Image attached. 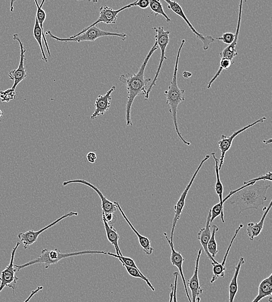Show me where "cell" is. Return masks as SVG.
Masks as SVG:
<instances>
[{
  "instance_id": "obj_33",
  "label": "cell",
  "mask_w": 272,
  "mask_h": 302,
  "mask_svg": "<svg viewBox=\"0 0 272 302\" xmlns=\"http://www.w3.org/2000/svg\"><path fill=\"white\" fill-rule=\"evenodd\" d=\"M16 98V92L14 90L8 89L4 91H0V99L2 102H9Z\"/></svg>"
},
{
  "instance_id": "obj_13",
  "label": "cell",
  "mask_w": 272,
  "mask_h": 302,
  "mask_svg": "<svg viewBox=\"0 0 272 302\" xmlns=\"http://www.w3.org/2000/svg\"><path fill=\"white\" fill-rule=\"evenodd\" d=\"M266 120V117L260 118V120L255 121L254 123L249 124L247 125V126L241 128V129L235 131V132L233 133L232 135H230V136L227 137L225 135H222L221 137H220V140L218 141L219 149L220 151V152H221V155H220L218 165L219 170L221 169L222 165H223L224 159H225L226 153L228 152L232 147L233 140H234L238 135L243 133V131L247 130L248 128L255 126V125L258 123H263Z\"/></svg>"
},
{
  "instance_id": "obj_11",
  "label": "cell",
  "mask_w": 272,
  "mask_h": 302,
  "mask_svg": "<svg viewBox=\"0 0 272 302\" xmlns=\"http://www.w3.org/2000/svg\"><path fill=\"white\" fill-rule=\"evenodd\" d=\"M74 216H78V212L70 211L69 213L64 214L62 217L57 218V219L54 221V222L48 225V226L43 228L42 229H41L39 231H34L33 230H29L25 233H19L18 237L19 239L20 240L21 242L23 243L24 249H27L28 248H29L31 245H33V243L37 242L38 237H39L40 234L43 233L44 231L50 229V228L54 226H55V224L58 223L59 221L65 219V218Z\"/></svg>"
},
{
  "instance_id": "obj_12",
  "label": "cell",
  "mask_w": 272,
  "mask_h": 302,
  "mask_svg": "<svg viewBox=\"0 0 272 302\" xmlns=\"http://www.w3.org/2000/svg\"><path fill=\"white\" fill-rule=\"evenodd\" d=\"M13 39L18 41L21 49L20 62H19L18 69L9 70L8 73V76L10 80L14 82L11 89L15 91L19 83L23 81L27 77V70H26L24 65L26 60L25 53L27 52V50L25 49L24 44L22 42L18 34L13 35Z\"/></svg>"
},
{
  "instance_id": "obj_15",
  "label": "cell",
  "mask_w": 272,
  "mask_h": 302,
  "mask_svg": "<svg viewBox=\"0 0 272 302\" xmlns=\"http://www.w3.org/2000/svg\"><path fill=\"white\" fill-rule=\"evenodd\" d=\"M116 89L112 86L111 89L104 95H99L95 102V110L91 115L92 120H96L99 116H103L110 108L111 94Z\"/></svg>"
},
{
  "instance_id": "obj_42",
  "label": "cell",
  "mask_w": 272,
  "mask_h": 302,
  "mask_svg": "<svg viewBox=\"0 0 272 302\" xmlns=\"http://www.w3.org/2000/svg\"><path fill=\"white\" fill-rule=\"evenodd\" d=\"M272 139H269V140H264L263 141V143L265 144H266V145H267V144H272Z\"/></svg>"
},
{
  "instance_id": "obj_37",
  "label": "cell",
  "mask_w": 272,
  "mask_h": 302,
  "mask_svg": "<svg viewBox=\"0 0 272 302\" xmlns=\"http://www.w3.org/2000/svg\"><path fill=\"white\" fill-rule=\"evenodd\" d=\"M174 276L175 277V284L174 288L173 299H172V302H178L177 298V284L178 278L179 276V273L178 272H174Z\"/></svg>"
},
{
  "instance_id": "obj_44",
  "label": "cell",
  "mask_w": 272,
  "mask_h": 302,
  "mask_svg": "<svg viewBox=\"0 0 272 302\" xmlns=\"http://www.w3.org/2000/svg\"><path fill=\"white\" fill-rule=\"evenodd\" d=\"M13 2H14V1H12L11 2V11H12L13 9H14V8H13V5H12Z\"/></svg>"
},
{
  "instance_id": "obj_10",
  "label": "cell",
  "mask_w": 272,
  "mask_h": 302,
  "mask_svg": "<svg viewBox=\"0 0 272 302\" xmlns=\"http://www.w3.org/2000/svg\"><path fill=\"white\" fill-rule=\"evenodd\" d=\"M136 3V1L131 3L130 4L124 6V7L117 9V10H114V9L109 7L107 5L101 6L100 9H99V17L98 20L94 22V24L89 25V27L84 28V30L77 34H81L83 33V32L88 30V29L98 25L99 23L116 24L117 20L118 14L121 11L125 10V9L133 7V6H135Z\"/></svg>"
},
{
  "instance_id": "obj_35",
  "label": "cell",
  "mask_w": 272,
  "mask_h": 302,
  "mask_svg": "<svg viewBox=\"0 0 272 302\" xmlns=\"http://www.w3.org/2000/svg\"><path fill=\"white\" fill-rule=\"evenodd\" d=\"M272 172H268L266 175H262L260 177H258V178L252 179L251 181H248L247 182H244V185L247 184L249 182H257L260 181H272Z\"/></svg>"
},
{
  "instance_id": "obj_5",
  "label": "cell",
  "mask_w": 272,
  "mask_h": 302,
  "mask_svg": "<svg viewBox=\"0 0 272 302\" xmlns=\"http://www.w3.org/2000/svg\"><path fill=\"white\" fill-rule=\"evenodd\" d=\"M45 34L49 35L53 39L62 42H76L81 43L84 41H90L93 42L98 38L103 37L105 36H114L120 37L123 40H126L127 35L124 33H112V32L102 30L100 28H99L97 26L91 27L87 30L83 32L80 34H75V36L70 37L69 38H60L54 36L51 31L48 30L45 33Z\"/></svg>"
},
{
  "instance_id": "obj_28",
  "label": "cell",
  "mask_w": 272,
  "mask_h": 302,
  "mask_svg": "<svg viewBox=\"0 0 272 302\" xmlns=\"http://www.w3.org/2000/svg\"><path fill=\"white\" fill-rule=\"evenodd\" d=\"M33 36L35 39H36V40L37 41V42L38 43V45H39L41 53H42L43 60H44L45 62H47L48 59L46 54H45L43 46V33L42 31H41L40 25L39 24H38V22L36 18V19H35V24L33 28Z\"/></svg>"
},
{
  "instance_id": "obj_22",
  "label": "cell",
  "mask_w": 272,
  "mask_h": 302,
  "mask_svg": "<svg viewBox=\"0 0 272 302\" xmlns=\"http://www.w3.org/2000/svg\"><path fill=\"white\" fill-rule=\"evenodd\" d=\"M272 203V201H271L270 205H269L266 210L264 211L263 216H262L261 220L258 223H249L248 224L247 234L251 242L254 240L255 237L260 235L262 230H263L265 218H266L269 211L271 210Z\"/></svg>"
},
{
  "instance_id": "obj_3",
  "label": "cell",
  "mask_w": 272,
  "mask_h": 302,
  "mask_svg": "<svg viewBox=\"0 0 272 302\" xmlns=\"http://www.w3.org/2000/svg\"><path fill=\"white\" fill-rule=\"evenodd\" d=\"M185 40H182L180 49H179L177 59H176L175 65L174 70L173 77L170 85L168 87L167 91H164V95L167 99V104L169 105V112L171 115L172 121L174 124L176 133H177L179 139H180L185 145L190 146V143L188 142L182 136L180 130H179L177 112L178 106L181 102L185 101L184 89L179 88L177 82V73L178 69L179 61H180V55L182 48L184 46Z\"/></svg>"
},
{
  "instance_id": "obj_23",
  "label": "cell",
  "mask_w": 272,
  "mask_h": 302,
  "mask_svg": "<svg viewBox=\"0 0 272 302\" xmlns=\"http://www.w3.org/2000/svg\"><path fill=\"white\" fill-rule=\"evenodd\" d=\"M102 220L103 221L106 234H107V239L112 245H113L116 250V255L118 256H123L122 253L118 245V240H119L120 236L117 232L116 229H114L113 226H110L107 221L105 220V214L104 211H102Z\"/></svg>"
},
{
  "instance_id": "obj_27",
  "label": "cell",
  "mask_w": 272,
  "mask_h": 302,
  "mask_svg": "<svg viewBox=\"0 0 272 302\" xmlns=\"http://www.w3.org/2000/svg\"><path fill=\"white\" fill-rule=\"evenodd\" d=\"M212 156L214 160H215L216 165H215V170H216V192L218 195L219 198V203L220 205L223 207V185L221 181H220V176H219V160L217 158L216 153L212 152Z\"/></svg>"
},
{
  "instance_id": "obj_17",
  "label": "cell",
  "mask_w": 272,
  "mask_h": 302,
  "mask_svg": "<svg viewBox=\"0 0 272 302\" xmlns=\"http://www.w3.org/2000/svg\"><path fill=\"white\" fill-rule=\"evenodd\" d=\"M164 236H165V239L167 240V242H168L171 249V261L172 264V265L177 267L179 270V271H180L181 277L182 278V281H183L186 294L187 295L189 302H191L190 295L189 294L188 291L187 284V282H186L183 270H182V265H183L184 258H183V256H182L181 252L176 251L174 249V242H171V241H170V239H169V238L168 237L167 234L164 233Z\"/></svg>"
},
{
  "instance_id": "obj_36",
  "label": "cell",
  "mask_w": 272,
  "mask_h": 302,
  "mask_svg": "<svg viewBox=\"0 0 272 302\" xmlns=\"http://www.w3.org/2000/svg\"><path fill=\"white\" fill-rule=\"evenodd\" d=\"M105 218L106 221H107V222L110 225V226H113V225L115 223H116V221H117V217L116 216H115L114 214L109 213L108 214H105Z\"/></svg>"
},
{
  "instance_id": "obj_8",
  "label": "cell",
  "mask_w": 272,
  "mask_h": 302,
  "mask_svg": "<svg viewBox=\"0 0 272 302\" xmlns=\"http://www.w3.org/2000/svg\"><path fill=\"white\" fill-rule=\"evenodd\" d=\"M210 155H207L206 156H205L202 161L201 162L199 166H198L196 172H194L193 177H192L190 182H189L188 185L187 186V187L185 188V190L183 192H182L180 198L179 199L177 204H176L174 207L175 215L173 221H172V224L171 237L170 239H170V241H171V242H173L174 233L176 227V225H177L178 221L180 220L181 214L182 213V211H183L184 208L185 207V204L186 198H187V197L189 191L190 190L191 185L192 184H193V183L194 181L195 178H196L198 173L199 172L200 169L202 168L203 164L206 162L207 160H209L210 159Z\"/></svg>"
},
{
  "instance_id": "obj_14",
  "label": "cell",
  "mask_w": 272,
  "mask_h": 302,
  "mask_svg": "<svg viewBox=\"0 0 272 302\" xmlns=\"http://www.w3.org/2000/svg\"><path fill=\"white\" fill-rule=\"evenodd\" d=\"M73 183H79V184H84L94 189V190L98 194L99 198L101 199L102 211H104L105 214L109 213L114 214L115 211H116L117 208L114 202H111L108 200V199L106 198L103 194H102L101 191L99 190V189L96 187V186L92 185L88 181H84V180H73V181L63 182L62 185L63 187H66V186L70 184H73Z\"/></svg>"
},
{
  "instance_id": "obj_41",
  "label": "cell",
  "mask_w": 272,
  "mask_h": 302,
  "mask_svg": "<svg viewBox=\"0 0 272 302\" xmlns=\"http://www.w3.org/2000/svg\"><path fill=\"white\" fill-rule=\"evenodd\" d=\"M174 288V285L171 284V292L170 293V295H169V302H172V299H173Z\"/></svg>"
},
{
  "instance_id": "obj_4",
  "label": "cell",
  "mask_w": 272,
  "mask_h": 302,
  "mask_svg": "<svg viewBox=\"0 0 272 302\" xmlns=\"http://www.w3.org/2000/svg\"><path fill=\"white\" fill-rule=\"evenodd\" d=\"M88 254H104L107 255V252L104 251H98V250H82L78 252L63 253L60 250L55 249L50 250L44 249L41 251V255L38 258L28 262L22 265H14V268L17 272L24 269L27 267L38 264V263H44L45 268L49 269L51 265L57 264L60 260L76 256L88 255Z\"/></svg>"
},
{
  "instance_id": "obj_16",
  "label": "cell",
  "mask_w": 272,
  "mask_h": 302,
  "mask_svg": "<svg viewBox=\"0 0 272 302\" xmlns=\"http://www.w3.org/2000/svg\"><path fill=\"white\" fill-rule=\"evenodd\" d=\"M243 3V1L242 0V1L240 2L239 4V17L238 24H237L236 32L235 34V40L233 41L232 44H230L228 47H226L219 54L220 59H223L229 60H231L233 63H234V60H234L235 58L238 55V53L236 52V47L237 44H238L240 28H241V25Z\"/></svg>"
},
{
  "instance_id": "obj_30",
  "label": "cell",
  "mask_w": 272,
  "mask_h": 302,
  "mask_svg": "<svg viewBox=\"0 0 272 302\" xmlns=\"http://www.w3.org/2000/svg\"><path fill=\"white\" fill-rule=\"evenodd\" d=\"M149 7L156 16L162 15L168 23L171 22V19L165 14L161 1L158 0H151L150 1Z\"/></svg>"
},
{
  "instance_id": "obj_40",
  "label": "cell",
  "mask_w": 272,
  "mask_h": 302,
  "mask_svg": "<svg viewBox=\"0 0 272 302\" xmlns=\"http://www.w3.org/2000/svg\"><path fill=\"white\" fill-rule=\"evenodd\" d=\"M43 290V286H40V287H38L36 290L32 291L31 292L30 295H29V297H28L27 300H26L24 302H28L30 301L31 299L32 298H33L35 295H36V294L38 293V292L41 291V290Z\"/></svg>"
},
{
  "instance_id": "obj_39",
  "label": "cell",
  "mask_w": 272,
  "mask_h": 302,
  "mask_svg": "<svg viewBox=\"0 0 272 302\" xmlns=\"http://www.w3.org/2000/svg\"><path fill=\"white\" fill-rule=\"evenodd\" d=\"M87 159L88 161L91 163H94L97 159V155L94 152H90L87 154Z\"/></svg>"
},
{
  "instance_id": "obj_2",
  "label": "cell",
  "mask_w": 272,
  "mask_h": 302,
  "mask_svg": "<svg viewBox=\"0 0 272 302\" xmlns=\"http://www.w3.org/2000/svg\"><path fill=\"white\" fill-rule=\"evenodd\" d=\"M270 187V184L264 182H249L237 189V192L226 201L238 207L239 214L248 210H258L267 201V191Z\"/></svg>"
},
{
  "instance_id": "obj_9",
  "label": "cell",
  "mask_w": 272,
  "mask_h": 302,
  "mask_svg": "<svg viewBox=\"0 0 272 302\" xmlns=\"http://www.w3.org/2000/svg\"><path fill=\"white\" fill-rule=\"evenodd\" d=\"M164 1L166 3H167L168 8L171 9V10L173 11L175 14H177L179 16V17L183 19V20L186 22V24H187L189 28H190L192 33H193L195 36H196L198 39H199L201 42L203 43V50L204 51L209 50L210 44L214 43L215 39H214L212 36H204L203 34L198 33V32L195 30L193 26H192L190 21H189L187 16H186L185 14L183 9L182 8L181 5L179 4L177 1H167V0H164Z\"/></svg>"
},
{
  "instance_id": "obj_24",
  "label": "cell",
  "mask_w": 272,
  "mask_h": 302,
  "mask_svg": "<svg viewBox=\"0 0 272 302\" xmlns=\"http://www.w3.org/2000/svg\"><path fill=\"white\" fill-rule=\"evenodd\" d=\"M245 261L243 258L239 259L238 265L235 268V272L234 275L230 282L229 287V302H233L235 298L238 291V279L240 271H241V267L243 264H245Z\"/></svg>"
},
{
  "instance_id": "obj_6",
  "label": "cell",
  "mask_w": 272,
  "mask_h": 302,
  "mask_svg": "<svg viewBox=\"0 0 272 302\" xmlns=\"http://www.w3.org/2000/svg\"><path fill=\"white\" fill-rule=\"evenodd\" d=\"M153 30H154L156 33V42L161 50V57L155 78L152 80L151 85L147 89L146 94L145 95L146 100L149 99L150 92L152 91L153 87L156 85V83L159 78L160 72L161 71L163 62L165 60H167V58L165 56V51L169 42V35L171 33L170 31H165L163 27L153 28Z\"/></svg>"
},
{
  "instance_id": "obj_32",
  "label": "cell",
  "mask_w": 272,
  "mask_h": 302,
  "mask_svg": "<svg viewBox=\"0 0 272 302\" xmlns=\"http://www.w3.org/2000/svg\"><path fill=\"white\" fill-rule=\"evenodd\" d=\"M233 62H232L231 60L227 59H220V65L218 70L216 73L215 76L213 77L212 79L210 80L209 83V84L207 85V89H210L211 88V86H212L213 83L216 81L217 79L218 78V77L221 75V73L222 72L223 70H227L229 68L230 66H231Z\"/></svg>"
},
{
  "instance_id": "obj_29",
  "label": "cell",
  "mask_w": 272,
  "mask_h": 302,
  "mask_svg": "<svg viewBox=\"0 0 272 302\" xmlns=\"http://www.w3.org/2000/svg\"><path fill=\"white\" fill-rule=\"evenodd\" d=\"M218 231V227L216 225H213L211 236L207 244L208 251H209V253L214 259L215 258L217 254L218 253V250L217 249V243L216 240V234Z\"/></svg>"
},
{
  "instance_id": "obj_45",
  "label": "cell",
  "mask_w": 272,
  "mask_h": 302,
  "mask_svg": "<svg viewBox=\"0 0 272 302\" xmlns=\"http://www.w3.org/2000/svg\"><path fill=\"white\" fill-rule=\"evenodd\" d=\"M196 302H200V298L197 297L196 299Z\"/></svg>"
},
{
  "instance_id": "obj_43",
  "label": "cell",
  "mask_w": 272,
  "mask_h": 302,
  "mask_svg": "<svg viewBox=\"0 0 272 302\" xmlns=\"http://www.w3.org/2000/svg\"><path fill=\"white\" fill-rule=\"evenodd\" d=\"M3 113L1 109H0V119H1L2 117Z\"/></svg>"
},
{
  "instance_id": "obj_34",
  "label": "cell",
  "mask_w": 272,
  "mask_h": 302,
  "mask_svg": "<svg viewBox=\"0 0 272 302\" xmlns=\"http://www.w3.org/2000/svg\"><path fill=\"white\" fill-rule=\"evenodd\" d=\"M235 38V34L228 32V33H223L222 37H217V40L221 41L223 43L230 45L234 41Z\"/></svg>"
},
{
  "instance_id": "obj_26",
  "label": "cell",
  "mask_w": 272,
  "mask_h": 302,
  "mask_svg": "<svg viewBox=\"0 0 272 302\" xmlns=\"http://www.w3.org/2000/svg\"><path fill=\"white\" fill-rule=\"evenodd\" d=\"M35 4H36L37 6V12H36V18L37 19V21L38 22V24L40 25V27L41 28V31H42L43 33V38L44 41L45 46H46V49L47 50V53L49 54V56L51 57V54L50 53V50L49 47V44H48L46 38V36H45V32L44 30V23L45 21H46L47 14L46 11H44V9H43V6L45 3L44 0L42 2H41V4L39 5H38V3L37 1H34Z\"/></svg>"
},
{
  "instance_id": "obj_25",
  "label": "cell",
  "mask_w": 272,
  "mask_h": 302,
  "mask_svg": "<svg viewBox=\"0 0 272 302\" xmlns=\"http://www.w3.org/2000/svg\"><path fill=\"white\" fill-rule=\"evenodd\" d=\"M272 294V274L261 282L257 297L252 302H260L262 299L271 297Z\"/></svg>"
},
{
  "instance_id": "obj_38",
  "label": "cell",
  "mask_w": 272,
  "mask_h": 302,
  "mask_svg": "<svg viewBox=\"0 0 272 302\" xmlns=\"http://www.w3.org/2000/svg\"><path fill=\"white\" fill-rule=\"evenodd\" d=\"M149 0H139V1H136L135 6H139L141 9H146L149 6Z\"/></svg>"
},
{
  "instance_id": "obj_7",
  "label": "cell",
  "mask_w": 272,
  "mask_h": 302,
  "mask_svg": "<svg viewBox=\"0 0 272 302\" xmlns=\"http://www.w3.org/2000/svg\"><path fill=\"white\" fill-rule=\"evenodd\" d=\"M21 243L18 242L15 246L13 248L11 252L10 263L6 266V268L0 274V293L5 287L10 288L12 290L13 293L15 294L16 285L19 278L16 276L17 270L14 268V259L16 252Z\"/></svg>"
},
{
  "instance_id": "obj_19",
  "label": "cell",
  "mask_w": 272,
  "mask_h": 302,
  "mask_svg": "<svg viewBox=\"0 0 272 302\" xmlns=\"http://www.w3.org/2000/svg\"><path fill=\"white\" fill-rule=\"evenodd\" d=\"M201 253H202V249H200L198 252L194 274L190 280H188V284L187 285V287L188 285L191 292V302H196L197 298L202 294L204 291L203 289L200 285L199 279H198V267H199Z\"/></svg>"
},
{
  "instance_id": "obj_21",
  "label": "cell",
  "mask_w": 272,
  "mask_h": 302,
  "mask_svg": "<svg viewBox=\"0 0 272 302\" xmlns=\"http://www.w3.org/2000/svg\"><path fill=\"white\" fill-rule=\"evenodd\" d=\"M114 202L115 204L116 205L117 208L120 211L121 214H122L125 220L127 221V223L129 224L131 229H132L134 232L136 234L137 239H138L140 245L143 248L144 252H145L148 255H152L154 249H153L152 247L151 242H150V240L148 239V238L142 236L141 234H140L138 231L136 229V228L133 226L132 223L130 222V221L127 217L126 214L124 213V211L122 210V209H121L120 205L119 204H118V202L116 201Z\"/></svg>"
},
{
  "instance_id": "obj_18",
  "label": "cell",
  "mask_w": 272,
  "mask_h": 302,
  "mask_svg": "<svg viewBox=\"0 0 272 302\" xmlns=\"http://www.w3.org/2000/svg\"><path fill=\"white\" fill-rule=\"evenodd\" d=\"M211 210H210L209 214L207 218L206 226L204 228L200 229L199 232L197 234V239L199 240L201 246H203L204 251L206 253V255L211 262H212V265L218 264L219 263L214 259L210 255L207 249V244L209 242L211 236Z\"/></svg>"
},
{
  "instance_id": "obj_31",
  "label": "cell",
  "mask_w": 272,
  "mask_h": 302,
  "mask_svg": "<svg viewBox=\"0 0 272 302\" xmlns=\"http://www.w3.org/2000/svg\"><path fill=\"white\" fill-rule=\"evenodd\" d=\"M122 263L123 266L126 268L127 272L131 276V277L134 278H138L143 279V281H145L146 282L147 285L149 286L150 289L153 291H155V289L153 287V285L149 281V279L147 278L145 275H144L141 272L139 271V270H137L135 268H131V267L128 266L124 264V263L121 262Z\"/></svg>"
},
{
  "instance_id": "obj_1",
  "label": "cell",
  "mask_w": 272,
  "mask_h": 302,
  "mask_svg": "<svg viewBox=\"0 0 272 302\" xmlns=\"http://www.w3.org/2000/svg\"><path fill=\"white\" fill-rule=\"evenodd\" d=\"M158 44L155 42L151 50L147 55L138 72L136 74L131 75L127 74V75H122L120 76L119 80L126 85L128 93V100L126 109V119L128 126H133L131 112L134 100L137 96L146 95L147 85L152 81L151 78H145V71L150 58L153 53L158 49Z\"/></svg>"
},
{
  "instance_id": "obj_20",
  "label": "cell",
  "mask_w": 272,
  "mask_h": 302,
  "mask_svg": "<svg viewBox=\"0 0 272 302\" xmlns=\"http://www.w3.org/2000/svg\"><path fill=\"white\" fill-rule=\"evenodd\" d=\"M243 227V224H241L239 225L238 229H236L235 233L234 236L233 237L231 242H230V245L228 247V249H227L226 253L225 254V256H224V258L223 259V261L222 263H218L216 265H213V276L212 279L210 281L211 284L214 283V282L217 280L219 278H224L225 277V263L226 261L227 258H228V254L229 253L230 248L232 246V244L237 237L238 235L240 230H241Z\"/></svg>"
}]
</instances>
